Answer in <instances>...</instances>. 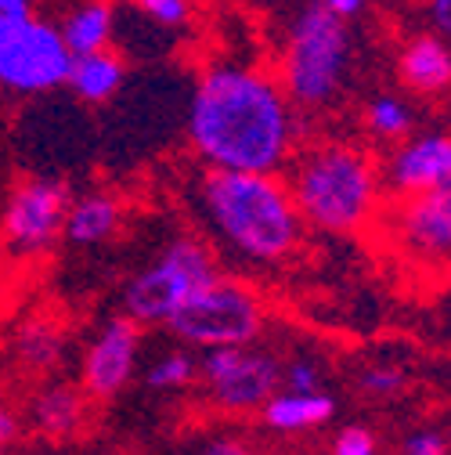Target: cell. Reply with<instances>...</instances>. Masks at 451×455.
Wrapping results in <instances>:
<instances>
[{
	"label": "cell",
	"instance_id": "4dcf8cb0",
	"mask_svg": "<svg viewBox=\"0 0 451 455\" xmlns=\"http://www.w3.org/2000/svg\"><path fill=\"white\" fill-rule=\"evenodd\" d=\"M19 434V419H15V412H8V409H0V441H12Z\"/></svg>",
	"mask_w": 451,
	"mask_h": 455
},
{
	"label": "cell",
	"instance_id": "44dd1931",
	"mask_svg": "<svg viewBox=\"0 0 451 455\" xmlns=\"http://www.w3.org/2000/svg\"><path fill=\"white\" fill-rule=\"evenodd\" d=\"M134 8L155 29L174 33V29H185L192 22V0H134Z\"/></svg>",
	"mask_w": 451,
	"mask_h": 455
},
{
	"label": "cell",
	"instance_id": "4316f807",
	"mask_svg": "<svg viewBox=\"0 0 451 455\" xmlns=\"http://www.w3.org/2000/svg\"><path fill=\"white\" fill-rule=\"evenodd\" d=\"M426 19L433 33L451 44V0H426Z\"/></svg>",
	"mask_w": 451,
	"mask_h": 455
},
{
	"label": "cell",
	"instance_id": "7c38bea8",
	"mask_svg": "<svg viewBox=\"0 0 451 455\" xmlns=\"http://www.w3.org/2000/svg\"><path fill=\"white\" fill-rule=\"evenodd\" d=\"M451 178V134H419L408 138L390 156L386 185L393 196H415Z\"/></svg>",
	"mask_w": 451,
	"mask_h": 455
},
{
	"label": "cell",
	"instance_id": "52a82bcc",
	"mask_svg": "<svg viewBox=\"0 0 451 455\" xmlns=\"http://www.w3.org/2000/svg\"><path fill=\"white\" fill-rule=\"evenodd\" d=\"M73 54L62 29L36 15L0 19V87L15 94H44L62 87Z\"/></svg>",
	"mask_w": 451,
	"mask_h": 455
},
{
	"label": "cell",
	"instance_id": "f546056e",
	"mask_svg": "<svg viewBox=\"0 0 451 455\" xmlns=\"http://www.w3.org/2000/svg\"><path fill=\"white\" fill-rule=\"evenodd\" d=\"M33 15V0H0V19Z\"/></svg>",
	"mask_w": 451,
	"mask_h": 455
},
{
	"label": "cell",
	"instance_id": "2e32d148",
	"mask_svg": "<svg viewBox=\"0 0 451 455\" xmlns=\"http://www.w3.org/2000/svg\"><path fill=\"white\" fill-rule=\"evenodd\" d=\"M62 40L69 54H91L105 51L112 44V29H116V12L108 0H83L62 19Z\"/></svg>",
	"mask_w": 451,
	"mask_h": 455
},
{
	"label": "cell",
	"instance_id": "ffe728a7",
	"mask_svg": "<svg viewBox=\"0 0 451 455\" xmlns=\"http://www.w3.org/2000/svg\"><path fill=\"white\" fill-rule=\"evenodd\" d=\"M365 124H368V131L376 138L398 141V138H405L412 131V108L401 98H393V94H379L365 108Z\"/></svg>",
	"mask_w": 451,
	"mask_h": 455
},
{
	"label": "cell",
	"instance_id": "ba28073f",
	"mask_svg": "<svg viewBox=\"0 0 451 455\" xmlns=\"http://www.w3.org/2000/svg\"><path fill=\"white\" fill-rule=\"evenodd\" d=\"M202 379L217 409L253 412L281 387V365L271 355H253L246 347H206Z\"/></svg>",
	"mask_w": 451,
	"mask_h": 455
},
{
	"label": "cell",
	"instance_id": "5bb4252c",
	"mask_svg": "<svg viewBox=\"0 0 451 455\" xmlns=\"http://www.w3.org/2000/svg\"><path fill=\"white\" fill-rule=\"evenodd\" d=\"M336 412L332 394L314 390V394H297V390H274L267 402L260 405L264 427L278 430V434H300V430H314L321 423H328Z\"/></svg>",
	"mask_w": 451,
	"mask_h": 455
},
{
	"label": "cell",
	"instance_id": "277c9868",
	"mask_svg": "<svg viewBox=\"0 0 451 455\" xmlns=\"http://www.w3.org/2000/svg\"><path fill=\"white\" fill-rule=\"evenodd\" d=\"M351 26L347 19L332 15L321 0L304 4L281 40L278 84L300 108H325L340 98L351 69Z\"/></svg>",
	"mask_w": 451,
	"mask_h": 455
},
{
	"label": "cell",
	"instance_id": "8992f818",
	"mask_svg": "<svg viewBox=\"0 0 451 455\" xmlns=\"http://www.w3.org/2000/svg\"><path fill=\"white\" fill-rule=\"evenodd\" d=\"M210 278H217L213 253L199 239L181 235L159 253L155 264H148L141 275H134V282L123 293V307L138 325L166 322L199 286H206Z\"/></svg>",
	"mask_w": 451,
	"mask_h": 455
},
{
	"label": "cell",
	"instance_id": "ac0fdd59",
	"mask_svg": "<svg viewBox=\"0 0 451 455\" xmlns=\"http://www.w3.org/2000/svg\"><path fill=\"white\" fill-rule=\"evenodd\" d=\"M33 419L47 437H69L76 434V427L83 423V397L76 387L59 383V387H47L36 405H33Z\"/></svg>",
	"mask_w": 451,
	"mask_h": 455
},
{
	"label": "cell",
	"instance_id": "e0dca14e",
	"mask_svg": "<svg viewBox=\"0 0 451 455\" xmlns=\"http://www.w3.org/2000/svg\"><path fill=\"white\" fill-rule=\"evenodd\" d=\"M62 228H66V235H69L73 243L94 246V243L108 239V235L120 228V203L112 199V196H101V192L83 196V199L69 203Z\"/></svg>",
	"mask_w": 451,
	"mask_h": 455
},
{
	"label": "cell",
	"instance_id": "7a4b0ae2",
	"mask_svg": "<svg viewBox=\"0 0 451 455\" xmlns=\"http://www.w3.org/2000/svg\"><path fill=\"white\" fill-rule=\"evenodd\" d=\"M199 203L217 235L249 260L278 264L304 239V217L278 174L210 166L199 185Z\"/></svg>",
	"mask_w": 451,
	"mask_h": 455
},
{
	"label": "cell",
	"instance_id": "4fadbf2b",
	"mask_svg": "<svg viewBox=\"0 0 451 455\" xmlns=\"http://www.w3.org/2000/svg\"><path fill=\"white\" fill-rule=\"evenodd\" d=\"M398 76L415 94H440L451 87V44L437 33L412 36L398 54Z\"/></svg>",
	"mask_w": 451,
	"mask_h": 455
},
{
	"label": "cell",
	"instance_id": "d4e9b609",
	"mask_svg": "<svg viewBox=\"0 0 451 455\" xmlns=\"http://www.w3.org/2000/svg\"><path fill=\"white\" fill-rule=\"evenodd\" d=\"M281 383H286V390H297V394H314L321 390V376H318V365L314 362H289L286 372H281Z\"/></svg>",
	"mask_w": 451,
	"mask_h": 455
},
{
	"label": "cell",
	"instance_id": "f1b7e54d",
	"mask_svg": "<svg viewBox=\"0 0 451 455\" xmlns=\"http://www.w3.org/2000/svg\"><path fill=\"white\" fill-rule=\"evenodd\" d=\"M321 4L332 12V15H340V19H358L365 12L368 0H321Z\"/></svg>",
	"mask_w": 451,
	"mask_h": 455
},
{
	"label": "cell",
	"instance_id": "7402d4cb",
	"mask_svg": "<svg viewBox=\"0 0 451 455\" xmlns=\"http://www.w3.org/2000/svg\"><path fill=\"white\" fill-rule=\"evenodd\" d=\"M192 376H195L192 355L170 351V355H162V358L148 369V387H155V390H178V387H185Z\"/></svg>",
	"mask_w": 451,
	"mask_h": 455
},
{
	"label": "cell",
	"instance_id": "603a6c76",
	"mask_svg": "<svg viewBox=\"0 0 451 455\" xmlns=\"http://www.w3.org/2000/svg\"><path fill=\"white\" fill-rule=\"evenodd\" d=\"M405 387V372L398 365H372L361 372V390L376 394V397H386V394H398Z\"/></svg>",
	"mask_w": 451,
	"mask_h": 455
},
{
	"label": "cell",
	"instance_id": "9c48e42d",
	"mask_svg": "<svg viewBox=\"0 0 451 455\" xmlns=\"http://www.w3.org/2000/svg\"><path fill=\"white\" fill-rule=\"evenodd\" d=\"M390 235L398 250L415 264H451V178L426 192L401 196L390 220Z\"/></svg>",
	"mask_w": 451,
	"mask_h": 455
},
{
	"label": "cell",
	"instance_id": "484cf974",
	"mask_svg": "<svg viewBox=\"0 0 451 455\" xmlns=\"http://www.w3.org/2000/svg\"><path fill=\"white\" fill-rule=\"evenodd\" d=\"M401 455H447V444L433 430H419L401 444Z\"/></svg>",
	"mask_w": 451,
	"mask_h": 455
},
{
	"label": "cell",
	"instance_id": "6da1fadb",
	"mask_svg": "<svg viewBox=\"0 0 451 455\" xmlns=\"http://www.w3.org/2000/svg\"><path fill=\"white\" fill-rule=\"evenodd\" d=\"M188 141L213 170L278 174L297 145L293 101L264 69L217 62L192 91Z\"/></svg>",
	"mask_w": 451,
	"mask_h": 455
},
{
	"label": "cell",
	"instance_id": "8fae6325",
	"mask_svg": "<svg viewBox=\"0 0 451 455\" xmlns=\"http://www.w3.org/2000/svg\"><path fill=\"white\" fill-rule=\"evenodd\" d=\"M138 347H141V329L131 315L112 318L98 339L83 355V390L94 397H112L123 390L138 365Z\"/></svg>",
	"mask_w": 451,
	"mask_h": 455
},
{
	"label": "cell",
	"instance_id": "3957f363",
	"mask_svg": "<svg viewBox=\"0 0 451 455\" xmlns=\"http://www.w3.org/2000/svg\"><path fill=\"white\" fill-rule=\"evenodd\" d=\"M304 224L332 235H354L379 203V170L368 152L344 141L311 145L289 178Z\"/></svg>",
	"mask_w": 451,
	"mask_h": 455
},
{
	"label": "cell",
	"instance_id": "cb8c5ba5",
	"mask_svg": "<svg viewBox=\"0 0 451 455\" xmlns=\"http://www.w3.org/2000/svg\"><path fill=\"white\" fill-rule=\"evenodd\" d=\"M332 455H379V444L365 427H347L332 441Z\"/></svg>",
	"mask_w": 451,
	"mask_h": 455
},
{
	"label": "cell",
	"instance_id": "30bf717a",
	"mask_svg": "<svg viewBox=\"0 0 451 455\" xmlns=\"http://www.w3.org/2000/svg\"><path fill=\"white\" fill-rule=\"evenodd\" d=\"M69 188L51 178H33L19 185L4 210V235L15 250H44L54 235L62 232L66 210H69Z\"/></svg>",
	"mask_w": 451,
	"mask_h": 455
},
{
	"label": "cell",
	"instance_id": "83f0119b",
	"mask_svg": "<svg viewBox=\"0 0 451 455\" xmlns=\"http://www.w3.org/2000/svg\"><path fill=\"white\" fill-rule=\"evenodd\" d=\"M202 455H257V451L246 441H239V437H217V441L206 444Z\"/></svg>",
	"mask_w": 451,
	"mask_h": 455
},
{
	"label": "cell",
	"instance_id": "1f68e13d",
	"mask_svg": "<svg viewBox=\"0 0 451 455\" xmlns=\"http://www.w3.org/2000/svg\"><path fill=\"white\" fill-rule=\"evenodd\" d=\"M0 455H4V441H0Z\"/></svg>",
	"mask_w": 451,
	"mask_h": 455
},
{
	"label": "cell",
	"instance_id": "9a60e30c",
	"mask_svg": "<svg viewBox=\"0 0 451 455\" xmlns=\"http://www.w3.org/2000/svg\"><path fill=\"white\" fill-rule=\"evenodd\" d=\"M127 80V62L116 51H91V54H73V66L66 84L73 87V94L87 105H101L108 98H116V91Z\"/></svg>",
	"mask_w": 451,
	"mask_h": 455
},
{
	"label": "cell",
	"instance_id": "d6986e66",
	"mask_svg": "<svg viewBox=\"0 0 451 455\" xmlns=\"http://www.w3.org/2000/svg\"><path fill=\"white\" fill-rule=\"evenodd\" d=\"M15 351L26 365L33 369H47L59 362L62 355V329L47 322V318H29L19 332H15Z\"/></svg>",
	"mask_w": 451,
	"mask_h": 455
},
{
	"label": "cell",
	"instance_id": "5b68a950",
	"mask_svg": "<svg viewBox=\"0 0 451 455\" xmlns=\"http://www.w3.org/2000/svg\"><path fill=\"white\" fill-rule=\"evenodd\" d=\"M192 347H246L264 325L260 297L239 278H210L162 322Z\"/></svg>",
	"mask_w": 451,
	"mask_h": 455
}]
</instances>
